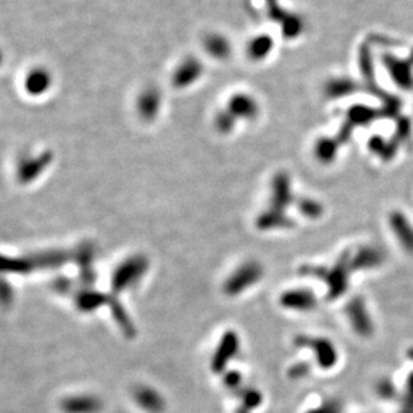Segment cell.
<instances>
[{
    "instance_id": "6da1fadb",
    "label": "cell",
    "mask_w": 413,
    "mask_h": 413,
    "mask_svg": "<svg viewBox=\"0 0 413 413\" xmlns=\"http://www.w3.org/2000/svg\"><path fill=\"white\" fill-rule=\"evenodd\" d=\"M263 277V267L258 261H247L241 264L239 268L234 271V274L224 283V293L227 295L235 297L239 295L248 287L259 282Z\"/></svg>"
},
{
    "instance_id": "7a4b0ae2",
    "label": "cell",
    "mask_w": 413,
    "mask_h": 413,
    "mask_svg": "<svg viewBox=\"0 0 413 413\" xmlns=\"http://www.w3.org/2000/svg\"><path fill=\"white\" fill-rule=\"evenodd\" d=\"M350 271H351V267H350L349 253H345L333 268H327V273L322 281H325L329 287L330 300L340 298L348 290Z\"/></svg>"
},
{
    "instance_id": "3957f363",
    "label": "cell",
    "mask_w": 413,
    "mask_h": 413,
    "mask_svg": "<svg viewBox=\"0 0 413 413\" xmlns=\"http://www.w3.org/2000/svg\"><path fill=\"white\" fill-rule=\"evenodd\" d=\"M294 344L298 348H310L314 350L315 356H317V361L320 364V367L329 369L331 367L336 365L337 360H338V353L334 348V345L327 340V338H311L307 336H298L294 340Z\"/></svg>"
},
{
    "instance_id": "277c9868",
    "label": "cell",
    "mask_w": 413,
    "mask_h": 413,
    "mask_svg": "<svg viewBox=\"0 0 413 413\" xmlns=\"http://www.w3.org/2000/svg\"><path fill=\"white\" fill-rule=\"evenodd\" d=\"M240 341L238 334L235 331H226L220 340L218 349L214 354L212 360V369L214 371H221L227 367V364L238 354Z\"/></svg>"
},
{
    "instance_id": "5b68a950",
    "label": "cell",
    "mask_w": 413,
    "mask_h": 413,
    "mask_svg": "<svg viewBox=\"0 0 413 413\" xmlns=\"http://www.w3.org/2000/svg\"><path fill=\"white\" fill-rule=\"evenodd\" d=\"M347 314L351 327L358 334L364 337L369 336L373 330V325L365 304L361 298H354L350 301V304L347 306Z\"/></svg>"
},
{
    "instance_id": "8992f818",
    "label": "cell",
    "mask_w": 413,
    "mask_h": 413,
    "mask_svg": "<svg viewBox=\"0 0 413 413\" xmlns=\"http://www.w3.org/2000/svg\"><path fill=\"white\" fill-rule=\"evenodd\" d=\"M271 191H273V194H271L270 210L284 212L286 207L293 201L288 176L286 174H275V177L273 180Z\"/></svg>"
},
{
    "instance_id": "52a82bcc",
    "label": "cell",
    "mask_w": 413,
    "mask_h": 413,
    "mask_svg": "<svg viewBox=\"0 0 413 413\" xmlns=\"http://www.w3.org/2000/svg\"><path fill=\"white\" fill-rule=\"evenodd\" d=\"M281 304L286 309L309 311L317 306V298L310 290L295 288L283 293L281 297Z\"/></svg>"
},
{
    "instance_id": "ba28073f",
    "label": "cell",
    "mask_w": 413,
    "mask_h": 413,
    "mask_svg": "<svg viewBox=\"0 0 413 413\" xmlns=\"http://www.w3.org/2000/svg\"><path fill=\"white\" fill-rule=\"evenodd\" d=\"M53 85V75L44 67L33 68L24 78V89L31 95H42Z\"/></svg>"
},
{
    "instance_id": "9c48e42d",
    "label": "cell",
    "mask_w": 413,
    "mask_h": 413,
    "mask_svg": "<svg viewBox=\"0 0 413 413\" xmlns=\"http://www.w3.org/2000/svg\"><path fill=\"white\" fill-rule=\"evenodd\" d=\"M147 267H148V261L144 258H134L133 261H128L118 271V274L116 277V286L118 288L127 287L128 284H131V282L138 279L145 273Z\"/></svg>"
},
{
    "instance_id": "30bf717a",
    "label": "cell",
    "mask_w": 413,
    "mask_h": 413,
    "mask_svg": "<svg viewBox=\"0 0 413 413\" xmlns=\"http://www.w3.org/2000/svg\"><path fill=\"white\" fill-rule=\"evenodd\" d=\"M378 263H381V253L371 247L361 248L353 258H350L351 270L370 268L377 266Z\"/></svg>"
},
{
    "instance_id": "8fae6325",
    "label": "cell",
    "mask_w": 413,
    "mask_h": 413,
    "mask_svg": "<svg viewBox=\"0 0 413 413\" xmlns=\"http://www.w3.org/2000/svg\"><path fill=\"white\" fill-rule=\"evenodd\" d=\"M257 226L261 230H274V228H287L293 226V221L284 215V212H278L268 210L257 220Z\"/></svg>"
},
{
    "instance_id": "7c38bea8",
    "label": "cell",
    "mask_w": 413,
    "mask_h": 413,
    "mask_svg": "<svg viewBox=\"0 0 413 413\" xmlns=\"http://www.w3.org/2000/svg\"><path fill=\"white\" fill-rule=\"evenodd\" d=\"M136 398L138 404L149 412H161L164 408V401L160 394L149 388H140L136 393Z\"/></svg>"
},
{
    "instance_id": "4fadbf2b",
    "label": "cell",
    "mask_w": 413,
    "mask_h": 413,
    "mask_svg": "<svg viewBox=\"0 0 413 413\" xmlns=\"http://www.w3.org/2000/svg\"><path fill=\"white\" fill-rule=\"evenodd\" d=\"M298 208H300V211L304 214V217H307V218H320L324 214L322 205L318 201L311 200V199H302L298 203Z\"/></svg>"
},
{
    "instance_id": "5bb4252c",
    "label": "cell",
    "mask_w": 413,
    "mask_h": 413,
    "mask_svg": "<svg viewBox=\"0 0 413 413\" xmlns=\"http://www.w3.org/2000/svg\"><path fill=\"white\" fill-rule=\"evenodd\" d=\"M317 157L322 161V163H330L334 157H336V153H337V145L336 143H333L331 140H321L317 145Z\"/></svg>"
},
{
    "instance_id": "9a60e30c",
    "label": "cell",
    "mask_w": 413,
    "mask_h": 413,
    "mask_svg": "<svg viewBox=\"0 0 413 413\" xmlns=\"http://www.w3.org/2000/svg\"><path fill=\"white\" fill-rule=\"evenodd\" d=\"M243 401H244V405L247 408H255L261 404V393L255 389H247V391L243 393Z\"/></svg>"
},
{
    "instance_id": "2e32d148",
    "label": "cell",
    "mask_w": 413,
    "mask_h": 413,
    "mask_svg": "<svg viewBox=\"0 0 413 413\" xmlns=\"http://www.w3.org/2000/svg\"><path fill=\"white\" fill-rule=\"evenodd\" d=\"M340 412V404L337 401H327L324 403L318 410L311 411L310 413H338Z\"/></svg>"
},
{
    "instance_id": "e0dca14e",
    "label": "cell",
    "mask_w": 413,
    "mask_h": 413,
    "mask_svg": "<svg viewBox=\"0 0 413 413\" xmlns=\"http://www.w3.org/2000/svg\"><path fill=\"white\" fill-rule=\"evenodd\" d=\"M307 373H309V364H304V362L297 364L290 369V376L295 377V378L304 377V374H307Z\"/></svg>"
},
{
    "instance_id": "ac0fdd59",
    "label": "cell",
    "mask_w": 413,
    "mask_h": 413,
    "mask_svg": "<svg viewBox=\"0 0 413 413\" xmlns=\"http://www.w3.org/2000/svg\"><path fill=\"white\" fill-rule=\"evenodd\" d=\"M226 384L230 387V388H235L240 384V374L238 371H230L227 376H226Z\"/></svg>"
},
{
    "instance_id": "d6986e66",
    "label": "cell",
    "mask_w": 413,
    "mask_h": 413,
    "mask_svg": "<svg viewBox=\"0 0 413 413\" xmlns=\"http://www.w3.org/2000/svg\"><path fill=\"white\" fill-rule=\"evenodd\" d=\"M3 64V53H1V50H0V66Z\"/></svg>"
}]
</instances>
